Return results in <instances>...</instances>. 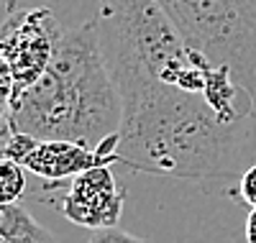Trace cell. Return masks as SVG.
<instances>
[{
    "instance_id": "cell-9",
    "label": "cell",
    "mask_w": 256,
    "mask_h": 243,
    "mask_svg": "<svg viewBox=\"0 0 256 243\" xmlns=\"http://www.w3.org/2000/svg\"><path fill=\"white\" fill-rule=\"evenodd\" d=\"M77 0H0V28L6 26V20L20 10H34V8H52L54 13L64 16V10L74 8Z\"/></svg>"
},
{
    "instance_id": "cell-5",
    "label": "cell",
    "mask_w": 256,
    "mask_h": 243,
    "mask_svg": "<svg viewBox=\"0 0 256 243\" xmlns=\"http://www.w3.org/2000/svg\"><path fill=\"white\" fill-rule=\"evenodd\" d=\"M118 141H120V134L102 141L98 148H88L72 141H44V138H34V136L13 130L3 148V156L16 159L38 182L70 184L72 176H77L84 169L118 164Z\"/></svg>"
},
{
    "instance_id": "cell-8",
    "label": "cell",
    "mask_w": 256,
    "mask_h": 243,
    "mask_svg": "<svg viewBox=\"0 0 256 243\" xmlns=\"http://www.w3.org/2000/svg\"><path fill=\"white\" fill-rule=\"evenodd\" d=\"M26 192V169L10 156H0V205H16Z\"/></svg>"
},
{
    "instance_id": "cell-4",
    "label": "cell",
    "mask_w": 256,
    "mask_h": 243,
    "mask_svg": "<svg viewBox=\"0 0 256 243\" xmlns=\"http://www.w3.org/2000/svg\"><path fill=\"white\" fill-rule=\"evenodd\" d=\"M62 34V16L52 8L20 10L6 20L0 28V59L8 62L16 77V95L46 72Z\"/></svg>"
},
{
    "instance_id": "cell-12",
    "label": "cell",
    "mask_w": 256,
    "mask_h": 243,
    "mask_svg": "<svg viewBox=\"0 0 256 243\" xmlns=\"http://www.w3.org/2000/svg\"><path fill=\"white\" fill-rule=\"evenodd\" d=\"M13 95H16V77H13V72L8 67V62L0 59V98L10 102Z\"/></svg>"
},
{
    "instance_id": "cell-15",
    "label": "cell",
    "mask_w": 256,
    "mask_h": 243,
    "mask_svg": "<svg viewBox=\"0 0 256 243\" xmlns=\"http://www.w3.org/2000/svg\"><path fill=\"white\" fill-rule=\"evenodd\" d=\"M0 220H3V205H0Z\"/></svg>"
},
{
    "instance_id": "cell-3",
    "label": "cell",
    "mask_w": 256,
    "mask_h": 243,
    "mask_svg": "<svg viewBox=\"0 0 256 243\" xmlns=\"http://www.w3.org/2000/svg\"><path fill=\"white\" fill-rule=\"evenodd\" d=\"M192 49L256 98V0H154Z\"/></svg>"
},
{
    "instance_id": "cell-13",
    "label": "cell",
    "mask_w": 256,
    "mask_h": 243,
    "mask_svg": "<svg viewBox=\"0 0 256 243\" xmlns=\"http://www.w3.org/2000/svg\"><path fill=\"white\" fill-rule=\"evenodd\" d=\"M10 134H13V128H10V102L0 98V156H3V148H6Z\"/></svg>"
},
{
    "instance_id": "cell-10",
    "label": "cell",
    "mask_w": 256,
    "mask_h": 243,
    "mask_svg": "<svg viewBox=\"0 0 256 243\" xmlns=\"http://www.w3.org/2000/svg\"><path fill=\"white\" fill-rule=\"evenodd\" d=\"M88 243H148V240L138 238L134 233H126V230H120L116 226V228H100V230H95Z\"/></svg>"
},
{
    "instance_id": "cell-2",
    "label": "cell",
    "mask_w": 256,
    "mask_h": 243,
    "mask_svg": "<svg viewBox=\"0 0 256 243\" xmlns=\"http://www.w3.org/2000/svg\"><path fill=\"white\" fill-rule=\"evenodd\" d=\"M120 95L102 54L95 18L64 26L46 72L10 100L16 134L88 148L120 134Z\"/></svg>"
},
{
    "instance_id": "cell-6",
    "label": "cell",
    "mask_w": 256,
    "mask_h": 243,
    "mask_svg": "<svg viewBox=\"0 0 256 243\" xmlns=\"http://www.w3.org/2000/svg\"><path fill=\"white\" fill-rule=\"evenodd\" d=\"M123 202H126V192L118 187L113 169L102 164L72 176L56 205L62 215L72 220L74 226L100 230V228L118 226L123 215Z\"/></svg>"
},
{
    "instance_id": "cell-14",
    "label": "cell",
    "mask_w": 256,
    "mask_h": 243,
    "mask_svg": "<svg viewBox=\"0 0 256 243\" xmlns=\"http://www.w3.org/2000/svg\"><path fill=\"white\" fill-rule=\"evenodd\" d=\"M246 243H256V205L246 218Z\"/></svg>"
},
{
    "instance_id": "cell-1",
    "label": "cell",
    "mask_w": 256,
    "mask_h": 243,
    "mask_svg": "<svg viewBox=\"0 0 256 243\" xmlns=\"http://www.w3.org/2000/svg\"><path fill=\"white\" fill-rule=\"evenodd\" d=\"M95 24L123 105L118 164L238 182L256 164V98L192 49L154 0H100Z\"/></svg>"
},
{
    "instance_id": "cell-11",
    "label": "cell",
    "mask_w": 256,
    "mask_h": 243,
    "mask_svg": "<svg viewBox=\"0 0 256 243\" xmlns=\"http://www.w3.org/2000/svg\"><path fill=\"white\" fill-rule=\"evenodd\" d=\"M238 197H241L248 208L256 205V164H251V166L241 174V180H238Z\"/></svg>"
},
{
    "instance_id": "cell-7",
    "label": "cell",
    "mask_w": 256,
    "mask_h": 243,
    "mask_svg": "<svg viewBox=\"0 0 256 243\" xmlns=\"http://www.w3.org/2000/svg\"><path fill=\"white\" fill-rule=\"evenodd\" d=\"M0 243H59V240L26 208H20L16 202V205H3Z\"/></svg>"
}]
</instances>
